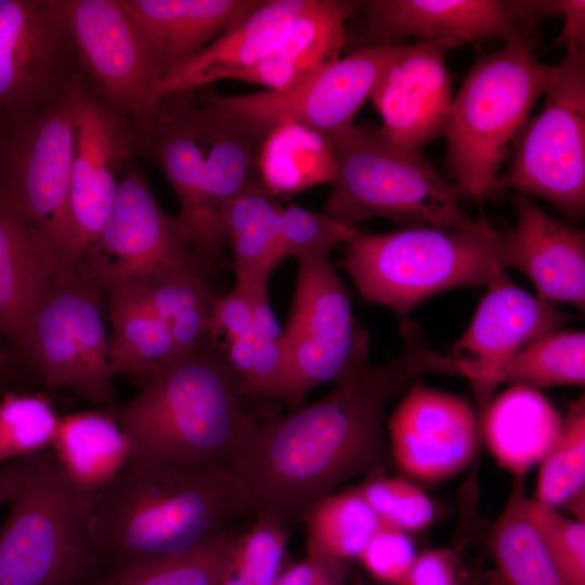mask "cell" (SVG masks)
<instances>
[{
	"instance_id": "obj_1",
	"label": "cell",
	"mask_w": 585,
	"mask_h": 585,
	"mask_svg": "<svg viewBox=\"0 0 585 585\" xmlns=\"http://www.w3.org/2000/svg\"><path fill=\"white\" fill-rule=\"evenodd\" d=\"M401 336L403 347L394 360L367 364L322 399L257 422L230 467L251 514L287 529L342 483L386 472L387 403L424 374L463 373L451 355L429 348L413 321H402Z\"/></svg>"
},
{
	"instance_id": "obj_2",
	"label": "cell",
	"mask_w": 585,
	"mask_h": 585,
	"mask_svg": "<svg viewBox=\"0 0 585 585\" xmlns=\"http://www.w3.org/2000/svg\"><path fill=\"white\" fill-rule=\"evenodd\" d=\"M247 512V496L231 468L130 461L94 494L96 576L188 551Z\"/></svg>"
},
{
	"instance_id": "obj_3",
	"label": "cell",
	"mask_w": 585,
	"mask_h": 585,
	"mask_svg": "<svg viewBox=\"0 0 585 585\" xmlns=\"http://www.w3.org/2000/svg\"><path fill=\"white\" fill-rule=\"evenodd\" d=\"M130 120L136 157L156 162L171 184L195 255L206 270L220 263L225 209L253 180L255 140L199 88L161 94Z\"/></svg>"
},
{
	"instance_id": "obj_4",
	"label": "cell",
	"mask_w": 585,
	"mask_h": 585,
	"mask_svg": "<svg viewBox=\"0 0 585 585\" xmlns=\"http://www.w3.org/2000/svg\"><path fill=\"white\" fill-rule=\"evenodd\" d=\"M131 400L112 406L130 461L230 468L257 421L214 343L158 367Z\"/></svg>"
},
{
	"instance_id": "obj_5",
	"label": "cell",
	"mask_w": 585,
	"mask_h": 585,
	"mask_svg": "<svg viewBox=\"0 0 585 585\" xmlns=\"http://www.w3.org/2000/svg\"><path fill=\"white\" fill-rule=\"evenodd\" d=\"M502 234L485 220L453 229L406 226L388 233L358 232L343 268L360 295L404 316L438 292L491 286L508 276L500 261Z\"/></svg>"
},
{
	"instance_id": "obj_6",
	"label": "cell",
	"mask_w": 585,
	"mask_h": 585,
	"mask_svg": "<svg viewBox=\"0 0 585 585\" xmlns=\"http://www.w3.org/2000/svg\"><path fill=\"white\" fill-rule=\"evenodd\" d=\"M555 66L541 63L532 40L515 38L480 56L454 96L444 130L448 168L460 195L494 193L499 168Z\"/></svg>"
},
{
	"instance_id": "obj_7",
	"label": "cell",
	"mask_w": 585,
	"mask_h": 585,
	"mask_svg": "<svg viewBox=\"0 0 585 585\" xmlns=\"http://www.w3.org/2000/svg\"><path fill=\"white\" fill-rule=\"evenodd\" d=\"M336 173L326 214L356 227L382 217L406 226L461 229L478 220L460 205V193L418 150L395 145L379 128L350 126L330 136Z\"/></svg>"
},
{
	"instance_id": "obj_8",
	"label": "cell",
	"mask_w": 585,
	"mask_h": 585,
	"mask_svg": "<svg viewBox=\"0 0 585 585\" xmlns=\"http://www.w3.org/2000/svg\"><path fill=\"white\" fill-rule=\"evenodd\" d=\"M27 461L0 526V585H89L94 496L68 479L50 448Z\"/></svg>"
},
{
	"instance_id": "obj_9",
	"label": "cell",
	"mask_w": 585,
	"mask_h": 585,
	"mask_svg": "<svg viewBox=\"0 0 585 585\" xmlns=\"http://www.w3.org/2000/svg\"><path fill=\"white\" fill-rule=\"evenodd\" d=\"M103 297L98 286L63 264L30 317L20 359L46 387L98 406H114Z\"/></svg>"
},
{
	"instance_id": "obj_10",
	"label": "cell",
	"mask_w": 585,
	"mask_h": 585,
	"mask_svg": "<svg viewBox=\"0 0 585 585\" xmlns=\"http://www.w3.org/2000/svg\"><path fill=\"white\" fill-rule=\"evenodd\" d=\"M541 112L516 139L494 192L515 190L550 203L571 220L585 212V48L567 46Z\"/></svg>"
},
{
	"instance_id": "obj_11",
	"label": "cell",
	"mask_w": 585,
	"mask_h": 585,
	"mask_svg": "<svg viewBox=\"0 0 585 585\" xmlns=\"http://www.w3.org/2000/svg\"><path fill=\"white\" fill-rule=\"evenodd\" d=\"M284 328L288 374L282 399L298 406L315 387L340 382L368 364L369 335L355 324L350 296L328 258L298 259Z\"/></svg>"
},
{
	"instance_id": "obj_12",
	"label": "cell",
	"mask_w": 585,
	"mask_h": 585,
	"mask_svg": "<svg viewBox=\"0 0 585 585\" xmlns=\"http://www.w3.org/2000/svg\"><path fill=\"white\" fill-rule=\"evenodd\" d=\"M83 75L62 0H0V134L69 98Z\"/></svg>"
},
{
	"instance_id": "obj_13",
	"label": "cell",
	"mask_w": 585,
	"mask_h": 585,
	"mask_svg": "<svg viewBox=\"0 0 585 585\" xmlns=\"http://www.w3.org/2000/svg\"><path fill=\"white\" fill-rule=\"evenodd\" d=\"M404 47L364 46L285 91L223 95L204 86L199 88L200 95L209 106L246 130L258 147L268 133L285 120L302 123L330 138L353 125L384 70Z\"/></svg>"
},
{
	"instance_id": "obj_14",
	"label": "cell",
	"mask_w": 585,
	"mask_h": 585,
	"mask_svg": "<svg viewBox=\"0 0 585 585\" xmlns=\"http://www.w3.org/2000/svg\"><path fill=\"white\" fill-rule=\"evenodd\" d=\"M73 94L3 135L0 145V207L47 238L62 263L69 243Z\"/></svg>"
},
{
	"instance_id": "obj_15",
	"label": "cell",
	"mask_w": 585,
	"mask_h": 585,
	"mask_svg": "<svg viewBox=\"0 0 585 585\" xmlns=\"http://www.w3.org/2000/svg\"><path fill=\"white\" fill-rule=\"evenodd\" d=\"M193 257L197 258L180 220L159 206L132 160L105 225L75 269L105 292Z\"/></svg>"
},
{
	"instance_id": "obj_16",
	"label": "cell",
	"mask_w": 585,
	"mask_h": 585,
	"mask_svg": "<svg viewBox=\"0 0 585 585\" xmlns=\"http://www.w3.org/2000/svg\"><path fill=\"white\" fill-rule=\"evenodd\" d=\"M84 80L131 118L158 98L164 74L144 31L120 0H62Z\"/></svg>"
},
{
	"instance_id": "obj_17",
	"label": "cell",
	"mask_w": 585,
	"mask_h": 585,
	"mask_svg": "<svg viewBox=\"0 0 585 585\" xmlns=\"http://www.w3.org/2000/svg\"><path fill=\"white\" fill-rule=\"evenodd\" d=\"M75 141L68 197L69 243L63 264L75 268L105 225L121 176L135 160L131 120L80 81L73 94Z\"/></svg>"
},
{
	"instance_id": "obj_18",
	"label": "cell",
	"mask_w": 585,
	"mask_h": 585,
	"mask_svg": "<svg viewBox=\"0 0 585 585\" xmlns=\"http://www.w3.org/2000/svg\"><path fill=\"white\" fill-rule=\"evenodd\" d=\"M365 46L391 43L415 36L465 43L515 38L532 40L537 23L547 17L543 1L502 0H373L366 2Z\"/></svg>"
},
{
	"instance_id": "obj_19",
	"label": "cell",
	"mask_w": 585,
	"mask_h": 585,
	"mask_svg": "<svg viewBox=\"0 0 585 585\" xmlns=\"http://www.w3.org/2000/svg\"><path fill=\"white\" fill-rule=\"evenodd\" d=\"M389 454L410 478L437 482L465 469L473 459L479 424L463 398L414 380L390 415Z\"/></svg>"
},
{
	"instance_id": "obj_20",
	"label": "cell",
	"mask_w": 585,
	"mask_h": 585,
	"mask_svg": "<svg viewBox=\"0 0 585 585\" xmlns=\"http://www.w3.org/2000/svg\"><path fill=\"white\" fill-rule=\"evenodd\" d=\"M456 48L445 39L407 44L387 66L370 99L391 143L418 150L444 133L453 103L445 54Z\"/></svg>"
},
{
	"instance_id": "obj_21",
	"label": "cell",
	"mask_w": 585,
	"mask_h": 585,
	"mask_svg": "<svg viewBox=\"0 0 585 585\" xmlns=\"http://www.w3.org/2000/svg\"><path fill=\"white\" fill-rule=\"evenodd\" d=\"M571 315L516 286L509 277L489 286L476 313L450 355L465 369L481 403L493 390L497 368Z\"/></svg>"
},
{
	"instance_id": "obj_22",
	"label": "cell",
	"mask_w": 585,
	"mask_h": 585,
	"mask_svg": "<svg viewBox=\"0 0 585 585\" xmlns=\"http://www.w3.org/2000/svg\"><path fill=\"white\" fill-rule=\"evenodd\" d=\"M516 224L502 234L503 266L517 269L534 284L537 297L585 307V233L540 208L530 195L511 197Z\"/></svg>"
},
{
	"instance_id": "obj_23",
	"label": "cell",
	"mask_w": 585,
	"mask_h": 585,
	"mask_svg": "<svg viewBox=\"0 0 585 585\" xmlns=\"http://www.w3.org/2000/svg\"><path fill=\"white\" fill-rule=\"evenodd\" d=\"M361 2L308 0L278 44L234 79L285 91L309 80L340 57L346 20Z\"/></svg>"
},
{
	"instance_id": "obj_24",
	"label": "cell",
	"mask_w": 585,
	"mask_h": 585,
	"mask_svg": "<svg viewBox=\"0 0 585 585\" xmlns=\"http://www.w3.org/2000/svg\"><path fill=\"white\" fill-rule=\"evenodd\" d=\"M308 0H263L240 22L223 31L200 53L174 68L158 96L234 79L266 56L284 38Z\"/></svg>"
},
{
	"instance_id": "obj_25",
	"label": "cell",
	"mask_w": 585,
	"mask_h": 585,
	"mask_svg": "<svg viewBox=\"0 0 585 585\" xmlns=\"http://www.w3.org/2000/svg\"><path fill=\"white\" fill-rule=\"evenodd\" d=\"M62 265L47 238L0 207V336L18 360L30 317Z\"/></svg>"
},
{
	"instance_id": "obj_26",
	"label": "cell",
	"mask_w": 585,
	"mask_h": 585,
	"mask_svg": "<svg viewBox=\"0 0 585 585\" xmlns=\"http://www.w3.org/2000/svg\"><path fill=\"white\" fill-rule=\"evenodd\" d=\"M136 21L164 78L208 47L263 0H120ZM164 80V79H162Z\"/></svg>"
},
{
	"instance_id": "obj_27",
	"label": "cell",
	"mask_w": 585,
	"mask_h": 585,
	"mask_svg": "<svg viewBox=\"0 0 585 585\" xmlns=\"http://www.w3.org/2000/svg\"><path fill=\"white\" fill-rule=\"evenodd\" d=\"M562 419L538 390L511 385L486 406L482 435L497 464L523 478L555 443Z\"/></svg>"
},
{
	"instance_id": "obj_28",
	"label": "cell",
	"mask_w": 585,
	"mask_h": 585,
	"mask_svg": "<svg viewBox=\"0 0 585 585\" xmlns=\"http://www.w3.org/2000/svg\"><path fill=\"white\" fill-rule=\"evenodd\" d=\"M50 451L68 479L93 496L125 469L131 456L112 407L60 416Z\"/></svg>"
},
{
	"instance_id": "obj_29",
	"label": "cell",
	"mask_w": 585,
	"mask_h": 585,
	"mask_svg": "<svg viewBox=\"0 0 585 585\" xmlns=\"http://www.w3.org/2000/svg\"><path fill=\"white\" fill-rule=\"evenodd\" d=\"M204 272L206 270L200 261L193 257L173 262L147 278L128 284L142 295L168 326L174 346V359L205 344L214 343L210 326L216 297L204 280Z\"/></svg>"
},
{
	"instance_id": "obj_30",
	"label": "cell",
	"mask_w": 585,
	"mask_h": 585,
	"mask_svg": "<svg viewBox=\"0 0 585 585\" xmlns=\"http://www.w3.org/2000/svg\"><path fill=\"white\" fill-rule=\"evenodd\" d=\"M256 168L260 183L272 197L332 183L336 173L334 143L320 131L285 120L260 143Z\"/></svg>"
},
{
	"instance_id": "obj_31",
	"label": "cell",
	"mask_w": 585,
	"mask_h": 585,
	"mask_svg": "<svg viewBox=\"0 0 585 585\" xmlns=\"http://www.w3.org/2000/svg\"><path fill=\"white\" fill-rule=\"evenodd\" d=\"M112 324L109 362L114 375H129L141 385L161 365L174 359L168 326L132 286L107 289Z\"/></svg>"
},
{
	"instance_id": "obj_32",
	"label": "cell",
	"mask_w": 585,
	"mask_h": 585,
	"mask_svg": "<svg viewBox=\"0 0 585 585\" xmlns=\"http://www.w3.org/2000/svg\"><path fill=\"white\" fill-rule=\"evenodd\" d=\"M281 207L259 179L251 180L227 205L223 226L233 251L237 282H268L285 259L280 234Z\"/></svg>"
},
{
	"instance_id": "obj_33",
	"label": "cell",
	"mask_w": 585,
	"mask_h": 585,
	"mask_svg": "<svg viewBox=\"0 0 585 585\" xmlns=\"http://www.w3.org/2000/svg\"><path fill=\"white\" fill-rule=\"evenodd\" d=\"M522 478L490 535V554L502 585H571L561 574L528 515Z\"/></svg>"
},
{
	"instance_id": "obj_34",
	"label": "cell",
	"mask_w": 585,
	"mask_h": 585,
	"mask_svg": "<svg viewBox=\"0 0 585 585\" xmlns=\"http://www.w3.org/2000/svg\"><path fill=\"white\" fill-rule=\"evenodd\" d=\"M303 521L308 557L343 562L358 559L384 524L355 489L322 498Z\"/></svg>"
},
{
	"instance_id": "obj_35",
	"label": "cell",
	"mask_w": 585,
	"mask_h": 585,
	"mask_svg": "<svg viewBox=\"0 0 585 585\" xmlns=\"http://www.w3.org/2000/svg\"><path fill=\"white\" fill-rule=\"evenodd\" d=\"M585 335L582 330L555 329L538 337L496 369L492 386L499 382L533 389L583 386Z\"/></svg>"
},
{
	"instance_id": "obj_36",
	"label": "cell",
	"mask_w": 585,
	"mask_h": 585,
	"mask_svg": "<svg viewBox=\"0 0 585 585\" xmlns=\"http://www.w3.org/2000/svg\"><path fill=\"white\" fill-rule=\"evenodd\" d=\"M239 533L231 528L188 551L98 575L89 585H217Z\"/></svg>"
},
{
	"instance_id": "obj_37",
	"label": "cell",
	"mask_w": 585,
	"mask_h": 585,
	"mask_svg": "<svg viewBox=\"0 0 585 585\" xmlns=\"http://www.w3.org/2000/svg\"><path fill=\"white\" fill-rule=\"evenodd\" d=\"M533 499L557 508L584 497L585 403L582 395L570 404L555 443L538 464Z\"/></svg>"
},
{
	"instance_id": "obj_38",
	"label": "cell",
	"mask_w": 585,
	"mask_h": 585,
	"mask_svg": "<svg viewBox=\"0 0 585 585\" xmlns=\"http://www.w3.org/2000/svg\"><path fill=\"white\" fill-rule=\"evenodd\" d=\"M60 416L42 393L0 395V466L50 448Z\"/></svg>"
},
{
	"instance_id": "obj_39",
	"label": "cell",
	"mask_w": 585,
	"mask_h": 585,
	"mask_svg": "<svg viewBox=\"0 0 585 585\" xmlns=\"http://www.w3.org/2000/svg\"><path fill=\"white\" fill-rule=\"evenodd\" d=\"M287 529L275 520L256 516L239 533L217 585H274L281 574Z\"/></svg>"
},
{
	"instance_id": "obj_40",
	"label": "cell",
	"mask_w": 585,
	"mask_h": 585,
	"mask_svg": "<svg viewBox=\"0 0 585 585\" xmlns=\"http://www.w3.org/2000/svg\"><path fill=\"white\" fill-rule=\"evenodd\" d=\"M240 394L281 398L288 374V353L281 338L252 332L226 341L222 353Z\"/></svg>"
},
{
	"instance_id": "obj_41",
	"label": "cell",
	"mask_w": 585,
	"mask_h": 585,
	"mask_svg": "<svg viewBox=\"0 0 585 585\" xmlns=\"http://www.w3.org/2000/svg\"><path fill=\"white\" fill-rule=\"evenodd\" d=\"M380 521L403 532H415L431 524L435 509L429 496L410 481L378 473L354 487Z\"/></svg>"
},
{
	"instance_id": "obj_42",
	"label": "cell",
	"mask_w": 585,
	"mask_h": 585,
	"mask_svg": "<svg viewBox=\"0 0 585 585\" xmlns=\"http://www.w3.org/2000/svg\"><path fill=\"white\" fill-rule=\"evenodd\" d=\"M359 230L326 213L295 204L281 207L280 234L285 259L328 258L338 244L348 243Z\"/></svg>"
},
{
	"instance_id": "obj_43",
	"label": "cell",
	"mask_w": 585,
	"mask_h": 585,
	"mask_svg": "<svg viewBox=\"0 0 585 585\" xmlns=\"http://www.w3.org/2000/svg\"><path fill=\"white\" fill-rule=\"evenodd\" d=\"M529 518L555 564L571 585H585V522L529 498Z\"/></svg>"
},
{
	"instance_id": "obj_44",
	"label": "cell",
	"mask_w": 585,
	"mask_h": 585,
	"mask_svg": "<svg viewBox=\"0 0 585 585\" xmlns=\"http://www.w3.org/2000/svg\"><path fill=\"white\" fill-rule=\"evenodd\" d=\"M416 556L406 532L382 524L358 559L377 581L387 585H402Z\"/></svg>"
},
{
	"instance_id": "obj_45",
	"label": "cell",
	"mask_w": 585,
	"mask_h": 585,
	"mask_svg": "<svg viewBox=\"0 0 585 585\" xmlns=\"http://www.w3.org/2000/svg\"><path fill=\"white\" fill-rule=\"evenodd\" d=\"M263 283L268 282H237L230 292L216 298L210 334L217 347L221 336H225L227 341L251 330L257 290Z\"/></svg>"
},
{
	"instance_id": "obj_46",
	"label": "cell",
	"mask_w": 585,
	"mask_h": 585,
	"mask_svg": "<svg viewBox=\"0 0 585 585\" xmlns=\"http://www.w3.org/2000/svg\"><path fill=\"white\" fill-rule=\"evenodd\" d=\"M463 573L456 555L447 548L416 556L402 585H461Z\"/></svg>"
},
{
	"instance_id": "obj_47",
	"label": "cell",
	"mask_w": 585,
	"mask_h": 585,
	"mask_svg": "<svg viewBox=\"0 0 585 585\" xmlns=\"http://www.w3.org/2000/svg\"><path fill=\"white\" fill-rule=\"evenodd\" d=\"M349 564L307 557L278 575L274 585H347Z\"/></svg>"
},
{
	"instance_id": "obj_48",
	"label": "cell",
	"mask_w": 585,
	"mask_h": 585,
	"mask_svg": "<svg viewBox=\"0 0 585 585\" xmlns=\"http://www.w3.org/2000/svg\"><path fill=\"white\" fill-rule=\"evenodd\" d=\"M561 15L564 16V25L557 43L567 46L585 47V1L559 0Z\"/></svg>"
},
{
	"instance_id": "obj_49",
	"label": "cell",
	"mask_w": 585,
	"mask_h": 585,
	"mask_svg": "<svg viewBox=\"0 0 585 585\" xmlns=\"http://www.w3.org/2000/svg\"><path fill=\"white\" fill-rule=\"evenodd\" d=\"M27 457L0 466V507L9 503L23 484L27 473Z\"/></svg>"
},
{
	"instance_id": "obj_50",
	"label": "cell",
	"mask_w": 585,
	"mask_h": 585,
	"mask_svg": "<svg viewBox=\"0 0 585 585\" xmlns=\"http://www.w3.org/2000/svg\"><path fill=\"white\" fill-rule=\"evenodd\" d=\"M17 356L6 347L0 336V389L14 379Z\"/></svg>"
},
{
	"instance_id": "obj_51",
	"label": "cell",
	"mask_w": 585,
	"mask_h": 585,
	"mask_svg": "<svg viewBox=\"0 0 585 585\" xmlns=\"http://www.w3.org/2000/svg\"><path fill=\"white\" fill-rule=\"evenodd\" d=\"M472 585H502V582L496 572H491L476 578Z\"/></svg>"
},
{
	"instance_id": "obj_52",
	"label": "cell",
	"mask_w": 585,
	"mask_h": 585,
	"mask_svg": "<svg viewBox=\"0 0 585 585\" xmlns=\"http://www.w3.org/2000/svg\"><path fill=\"white\" fill-rule=\"evenodd\" d=\"M351 585H365L361 580L354 578Z\"/></svg>"
},
{
	"instance_id": "obj_53",
	"label": "cell",
	"mask_w": 585,
	"mask_h": 585,
	"mask_svg": "<svg viewBox=\"0 0 585 585\" xmlns=\"http://www.w3.org/2000/svg\"><path fill=\"white\" fill-rule=\"evenodd\" d=\"M2 138H3V135L0 134V145H1V142H2Z\"/></svg>"
}]
</instances>
